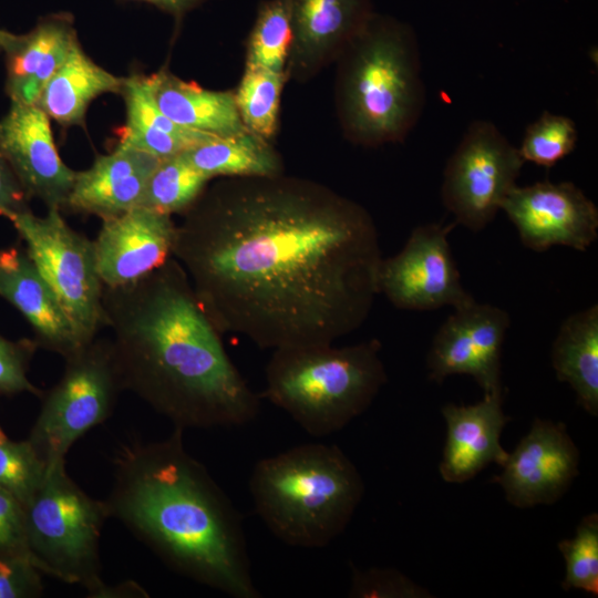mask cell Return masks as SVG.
I'll use <instances>...</instances> for the list:
<instances>
[{
	"instance_id": "f35d334b",
	"label": "cell",
	"mask_w": 598,
	"mask_h": 598,
	"mask_svg": "<svg viewBox=\"0 0 598 598\" xmlns=\"http://www.w3.org/2000/svg\"><path fill=\"white\" fill-rule=\"evenodd\" d=\"M152 4L173 16H183L207 0H130Z\"/></svg>"
},
{
	"instance_id": "603a6c76",
	"label": "cell",
	"mask_w": 598,
	"mask_h": 598,
	"mask_svg": "<svg viewBox=\"0 0 598 598\" xmlns=\"http://www.w3.org/2000/svg\"><path fill=\"white\" fill-rule=\"evenodd\" d=\"M124 81L96 64L78 42L44 86L37 105L63 126L82 125L90 103L105 93L121 94Z\"/></svg>"
},
{
	"instance_id": "7a4b0ae2",
	"label": "cell",
	"mask_w": 598,
	"mask_h": 598,
	"mask_svg": "<svg viewBox=\"0 0 598 598\" xmlns=\"http://www.w3.org/2000/svg\"><path fill=\"white\" fill-rule=\"evenodd\" d=\"M105 327L123 390L179 429L243 426L260 398L227 354L181 264L103 288Z\"/></svg>"
},
{
	"instance_id": "5b68a950",
	"label": "cell",
	"mask_w": 598,
	"mask_h": 598,
	"mask_svg": "<svg viewBox=\"0 0 598 598\" xmlns=\"http://www.w3.org/2000/svg\"><path fill=\"white\" fill-rule=\"evenodd\" d=\"M249 491L257 515L279 540L323 548L350 523L364 483L338 445L306 443L259 460Z\"/></svg>"
},
{
	"instance_id": "7c38bea8",
	"label": "cell",
	"mask_w": 598,
	"mask_h": 598,
	"mask_svg": "<svg viewBox=\"0 0 598 598\" xmlns=\"http://www.w3.org/2000/svg\"><path fill=\"white\" fill-rule=\"evenodd\" d=\"M501 209L517 228L523 245L538 252L553 246L585 251L598 237V209L570 182L516 185Z\"/></svg>"
},
{
	"instance_id": "4316f807",
	"label": "cell",
	"mask_w": 598,
	"mask_h": 598,
	"mask_svg": "<svg viewBox=\"0 0 598 598\" xmlns=\"http://www.w3.org/2000/svg\"><path fill=\"white\" fill-rule=\"evenodd\" d=\"M209 181L212 178L192 166L182 154L161 159L138 206L171 216L185 213L203 194Z\"/></svg>"
},
{
	"instance_id": "83f0119b",
	"label": "cell",
	"mask_w": 598,
	"mask_h": 598,
	"mask_svg": "<svg viewBox=\"0 0 598 598\" xmlns=\"http://www.w3.org/2000/svg\"><path fill=\"white\" fill-rule=\"evenodd\" d=\"M285 72L245 64L235 93L236 105L246 128L270 141L278 128Z\"/></svg>"
},
{
	"instance_id": "ac0fdd59",
	"label": "cell",
	"mask_w": 598,
	"mask_h": 598,
	"mask_svg": "<svg viewBox=\"0 0 598 598\" xmlns=\"http://www.w3.org/2000/svg\"><path fill=\"white\" fill-rule=\"evenodd\" d=\"M78 42L73 19L66 13L47 16L22 34L0 29L7 66L4 89L11 103L37 105L44 86Z\"/></svg>"
},
{
	"instance_id": "d590c367",
	"label": "cell",
	"mask_w": 598,
	"mask_h": 598,
	"mask_svg": "<svg viewBox=\"0 0 598 598\" xmlns=\"http://www.w3.org/2000/svg\"><path fill=\"white\" fill-rule=\"evenodd\" d=\"M0 553L23 555L34 561L27 543L23 508L14 498L1 489Z\"/></svg>"
},
{
	"instance_id": "9c48e42d",
	"label": "cell",
	"mask_w": 598,
	"mask_h": 598,
	"mask_svg": "<svg viewBox=\"0 0 598 598\" xmlns=\"http://www.w3.org/2000/svg\"><path fill=\"white\" fill-rule=\"evenodd\" d=\"M24 249L51 287L82 346L105 327L103 283L96 269L93 240L75 231L58 208L44 216L30 209L11 215Z\"/></svg>"
},
{
	"instance_id": "e575fe53",
	"label": "cell",
	"mask_w": 598,
	"mask_h": 598,
	"mask_svg": "<svg viewBox=\"0 0 598 598\" xmlns=\"http://www.w3.org/2000/svg\"><path fill=\"white\" fill-rule=\"evenodd\" d=\"M43 576L23 555L0 553V598H34L43 592Z\"/></svg>"
},
{
	"instance_id": "8fae6325",
	"label": "cell",
	"mask_w": 598,
	"mask_h": 598,
	"mask_svg": "<svg viewBox=\"0 0 598 598\" xmlns=\"http://www.w3.org/2000/svg\"><path fill=\"white\" fill-rule=\"evenodd\" d=\"M457 224H426L415 227L404 247L382 259L379 292L399 309L433 310L461 308L474 301L463 288L448 244Z\"/></svg>"
},
{
	"instance_id": "e0dca14e",
	"label": "cell",
	"mask_w": 598,
	"mask_h": 598,
	"mask_svg": "<svg viewBox=\"0 0 598 598\" xmlns=\"http://www.w3.org/2000/svg\"><path fill=\"white\" fill-rule=\"evenodd\" d=\"M287 81L306 82L334 62L372 14L369 0H290Z\"/></svg>"
},
{
	"instance_id": "ba28073f",
	"label": "cell",
	"mask_w": 598,
	"mask_h": 598,
	"mask_svg": "<svg viewBox=\"0 0 598 598\" xmlns=\"http://www.w3.org/2000/svg\"><path fill=\"white\" fill-rule=\"evenodd\" d=\"M64 360L27 437L47 464L66 460L82 436L111 416L123 391L110 340L95 338Z\"/></svg>"
},
{
	"instance_id": "74e56055",
	"label": "cell",
	"mask_w": 598,
	"mask_h": 598,
	"mask_svg": "<svg viewBox=\"0 0 598 598\" xmlns=\"http://www.w3.org/2000/svg\"><path fill=\"white\" fill-rule=\"evenodd\" d=\"M136 598L148 597L147 591L138 584L125 581L117 585L104 582L93 598Z\"/></svg>"
},
{
	"instance_id": "cb8c5ba5",
	"label": "cell",
	"mask_w": 598,
	"mask_h": 598,
	"mask_svg": "<svg viewBox=\"0 0 598 598\" xmlns=\"http://www.w3.org/2000/svg\"><path fill=\"white\" fill-rule=\"evenodd\" d=\"M121 94L126 106V124L118 143L121 145L164 159L218 137L187 130L168 118L157 106L145 76L125 78Z\"/></svg>"
},
{
	"instance_id": "836d02e7",
	"label": "cell",
	"mask_w": 598,
	"mask_h": 598,
	"mask_svg": "<svg viewBox=\"0 0 598 598\" xmlns=\"http://www.w3.org/2000/svg\"><path fill=\"white\" fill-rule=\"evenodd\" d=\"M33 339L10 340L0 334V395L42 392L29 379L28 371L38 349Z\"/></svg>"
},
{
	"instance_id": "d6986e66",
	"label": "cell",
	"mask_w": 598,
	"mask_h": 598,
	"mask_svg": "<svg viewBox=\"0 0 598 598\" xmlns=\"http://www.w3.org/2000/svg\"><path fill=\"white\" fill-rule=\"evenodd\" d=\"M502 392L484 393L472 405L448 403L442 408L446 440L440 463L445 482L464 483L486 465H502L507 453L501 445L503 429L511 420L503 411Z\"/></svg>"
},
{
	"instance_id": "6da1fadb",
	"label": "cell",
	"mask_w": 598,
	"mask_h": 598,
	"mask_svg": "<svg viewBox=\"0 0 598 598\" xmlns=\"http://www.w3.org/2000/svg\"><path fill=\"white\" fill-rule=\"evenodd\" d=\"M183 214L173 257L220 333L271 350L331 344L380 293L371 215L321 183L223 177Z\"/></svg>"
},
{
	"instance_id": "4fadbf2b",
	"label": "cell",
	"mask_w": 598,
	"mask_h": 598,
	"mask_svg": "<svg viewBox=\"0 0 598 598\" xmlns=\"http://www.w3.org/2000/svg\"><path fill=\"white\" fill-rule=\"evenodd\" d=\"M509 316L475 300L454 309L440 327L426 359L429 379L441 383L452 374L475 379L484 393L502 392L501 355Z\"/></svg>"
},
{
	"instance_id": "7402d4cb",
	"label": "cell",
	"mask_w": 598,
	"mask_h": 598,
	"mask_svg": "<svg viewBox=\"0 0 598 598\" xmlns=\"http://www.w3.org/2000/svg\"><path fill=\"white\" fill-rule=\"evenodd\" d=\"M145 80L159 110L177 125L218 137L247 131L233 91L207 90L166 70Z\"/></svg>"
},
{
	"instance_id": "277c9868",
	"label": "cell",
	"mask_w": 598,
	"mask_h": 598,
	"mask_svg": "<svg viewBox=\"0 0 598 598\" xmlns=\"http://www.w3.org/2000/svg\"><path fill=\"white\" fill-rule=\"evenodd\" d=\"M336 62V105L344 136L362 146L402 142L425 102L413 30L372 13Z\"/></svg>"
},
{
	"instance_id": "4dcf8cb0",
	"label": "cell",
	"mask_w": 598,
	"mask_h": 598,
	"mask_svg": "<svg viewBox=\"0 0 598 598\" xmlns=\"http://www.w3.org/2000/svg\"><path fill=\"white\" fill-rule=\"evenodd\" d=\"M565 560V590L579 589L598 596V515L582 517L573 538L558 543Z\"/></svg>"
},
{
	"instance_id": "f546056e",
	"label": "cell",
	"mask_w": 598,
	"mask_h": 598,
	"mask_svg": "<svg viewBox=\"0 0 598 598\" xmlns=\"http://www.w3.org/2000/svg\"><path fill=\"white\" fill-rule=\"evenodd\" d=\"M48 464L28 440H11L0 427V489L24 506L40 487Z\"/></svg>"
},
{
	"instance_id": "d4e9b609",
	"label": "cell",
	"mask_w": 598,
	"mask_h": 598,
	"mask_svg": "<svg viewBox=\"0 0 598 598\" xmlns=\"http://www.w3.org/2000/svg\"><path fill=\"white\" fill-rule=\"evenodd\" d=\"M557 379L567 382L577 403L598 415V306L594 305L564 320L551 348Z\"/></svg>"
},
{
	"instance_id": "1f68e13d",
	"label": "cell",
	"mask_w": 598,
	"mask_h": 598,
	"mask_svg": "<svg viewBox=\"0 0 598 598\" xmlns=\"http://www.w3.org/2000/svg\"><path fill=\"white\" fill-rule=\"evenodd\" d=\"M577 140L569 117L544 112L526 128L518 152L524 162L549 168L574 151Z\"/></svg>"
},
{
	"instance_id": "ab89813d",
	"label": "cell",
	"mask_w": 598,
	"mask_h": 598,
	"mask_svg": "<svg viewBox=\"0 0 598 598\" xmlns=\"http://www.w3.org/2000/svg\"><path fill=\"white\" fill-rule=\"evenodd\" d=\"M1 52H2V50H1V45H0V53H1Z\"/></svg>"
},
{
	"instance_id": "44dd1931",
	"label": "cell",
	"mask_w": 598,
	"mask_h": 598,
	"mask_svg": "<svg viewBox=\"0 0 598 598\" xmlns=\"http://www.w3.org/2000/svg\"><path fill=\"white\" fill-rule=\"evenodd\" d=\"M159 158L118 144L100 155L85 171L76 172L65 207L102 219L137 207Z\"/></svg>"
},
{
	"instance_id": "5bb4252c",
	"label": "cell",
	"mask_w": 598,
	"mask_h": 598,
	"mask_svg": "<svg viewBox=\"0 0 598 598\" xmlns=\"http://www.w3.org/2000/svg\"><path fill=\"white\" fill-rule=\"evenodd\" d=\"M579 451L564 423L535 419L492 477L507 502L527 508L557 502L578 476Z\"/></svg>"
},
{
	"instance_id": "30bf717a",
	"label": "cell",
	"mask_w": 598,
	"mask_h": 598,
	"mask_svg": "<svg viewBox=\"0 0 598 598\" xmlns=\"http://www.w3.org/2000/svg\"><path fill=\"white\" fill-rule=\"evenodd\" d=\"M524 163L493 123L473 122L443 174L442 202L454 221L473 231L485 228L516 186Z\"/></svg>"
},
{
	"instance_id": "8992f818",
	"label": "cell",
	"mask_w": 598,
	"mask_h": 598,
	"mask_svg": "<svg viewBox=\"0 0 598 598\" xmlns=\"http://www.w3.org/2000/svg\"><path fill=\"white\" fill-rule=\"evenodd\" d=\"M380 351L377 339L272 350L264 396L308 434H333L362 414L385 384Z\"/></svg>"
},
{
	"instance_id": "f1b7e54d",
	"label": "cell",
	"mask_w": 598,
	"mask_h": 598,
	"mask_svg": "<svg viewBox=\"0 0 598 598\" xmlns=\"http://www.w3.org/2000/svg\"><path fill=\"white\" fill-rule=\"evenodd\" d=\"M291 40L290 0L264 2L248 37L245 64L285 72Z\"/></svg>"
},
{
	"instance_id": "d6a6232c",
	"label": "cell",
	"mask_w": 598,
	"mask_h": 598,
	"mask_svg": "<svg viewBox=\"0 0 598 598\" xmlns=\"http://www.w3.org/2000/svg\"><path fill=\"white\" fill-rule=\"evenodd\" d=\"M349 597L354 598H420L429 592L396 569L351 568Z\"/></svg>"
},
{
	"instance_id": "52a82bcc",
	"label": "cell",
	"mask_w": 598,
	"mask_h": 598,
	"mask_svg": "<svg viewBox=\"0 0 598 598\" xmlns=\"http://www.w3.org/2000/svg\"><path fill=\"white\" fill-rule=\"evenodd\" d=\"M22 508L28 547L40 570L94 597L105 582L100 540L110 516L104 499L84 492L62 460L48 464L40 487Z\"/></svg>"
},
{
	"instance_id": "2e32d148",
	"label": "cell",
	"mask_w": 598,
	"mask_h": 598,
	"mask_svg": "<svg viewBox=\"0 0 598 598\" xmlns=\"http://www.w3.org/2000/svg\"><path fill=\"white\" fill-rule=\"evenodd\" d=\"M175 234L171 215L140 206L102 219L93 247L103 286H128L159 268L173 257Z\"/></svg>"
},
{
	"instance_id": "ffe728a7",
	"label": "cell",
	"mask_w": 598,
	"mask_h": 598,
	"mask_svg": "<svg viewBox=\"0 0 598 598\" xmlns=\"http://www.w3.org/2000/svg\"><path fill=\"white\" fill-rule=\"evenodd\" d=\"M0 298L28 321L39 348L65 358L83 347L24 247L0 248Z\"/></svg>"
},
{
	"instance_id": "484cf974",
	"label": "cell",
	"mask_w": 598,
	"mask_h": 598,
	"mask_svg": "<svg viewBox=\"0 0 598 598\" xmlns=\"http://www.w3.org/2000/svg\"><path fill=\"white\" fill-rule=\"evenodd\" d=\"M196 169L214 177H269L283 173L270 141L250 132L216 137L181 153Z\"/></svg>"
},
{
	"instance_id": "9a60e30c",
	"label": "cell",
	"mask_w": 598,
	"mask_h": 598,
	"mask_svg": "<svg viewBox=\"0 0 598 598\" xmlns=\"http://www.w3.org/2000/svg\"><path fill=\"white\" fill-rule=\"evenodd\" d=\"M0 151L29 199L65 207L76 172L60 157L50 118L38 105L11 103L0 120Z\"/></svg>"
},
{
	"instance_id": "3957f363",
	"label": "cell",
	"mask_w": 598,
	"mask_h": 598,
	"mask_svg": "<svg viewBox=\"0 0 598 598\" xmlns=\"http://www.w3.org/2000/svg\"><path fill=\"white\" fill-rule=\"evenodd\" d=\"M183 432L120 448L104 499L109 516L182 576L234 598H258L241 517L186 450Z\"/></svg>"
},
{
	"instance_id": "8d00e7d4",
	"label": "cell",
	"mask_w": 598,
	"mask_h": 598,
	"mask_svg": "<svg viewBox=\"0 0 598 598\" xmlns=\"http://www.w3.org/2000/svg\"><path fill=\"white\" fill-rule=\"evenodd\" d=\"M28 200L29 198L0 151V216L8 219L16 213L29 209Z\"/></svg>"
}]
</instances>
